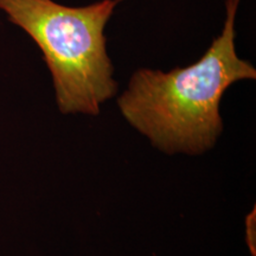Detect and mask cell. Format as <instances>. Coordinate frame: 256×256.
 <instances>
[{
  "mask_svg": "<svg viewBox=\"0 0 256 256\" xmlns=\"http://www.w3.org/2000/svg\"><path fill=\"white\" fill-rule=\"evenodd\" d=\"M241 0H226L222 31L197 62L168 72L138 69L118 106L124 118L160 151L202 154L223 130L220 104L234 83L255 80L256 69L236 52Z\"/></svg>",
  "mask_w": 256,
  "mask_h": 256,
  "instance_id": "obj_1",
  "label": "cell"
},
{
  "mask_svg": "<svg viewBox=\"0 0 256 256\" xmlns=\"http://www.w3.org/2000/svg\"><path fill=\"white\" fill-rule=\"evenodd\" d=\"M122 0L66 6L55 0H0V11L43 54L63 114H100L116 94L104 28Z\"/></svg>",
  "mask_w": 256,
  "mask_h": 256,
  "instance_id": "obj_2",
  "label": "cell"
},
{
  "mask_svg": "<svg viewBox=\"0 0 256 256\" xmlns=\"http://www.w3.org/2000/svg\"><path fill=\"white\" fill-rule=\"evenodd\" d=\"M255 209L252 210L246 220V226H247V244L250 250L252 256H256V235H255Z\"/></svg>",
  "mask_w": 256,
  "mask_h": 256,
  "instance_id": "obj_3",
  "label": "cell"
}]
</instances>
